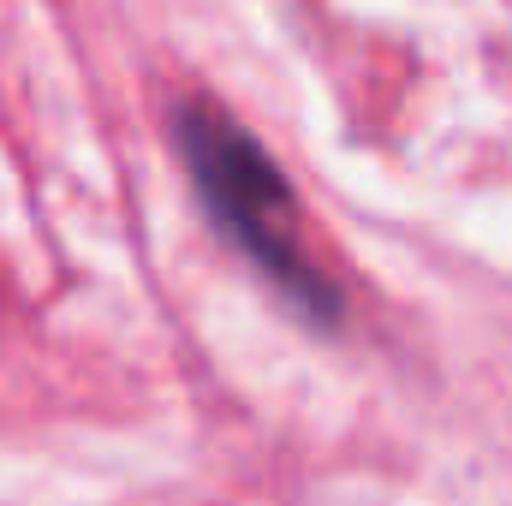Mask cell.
Here are the masks:
<instances>
[{"mask_svg":"<svg viewBox=\"0 0 512 506\" xmlns=\"http://www.w3.org/2000/svg\"><path fill=\"white\" fill-rule=\"evenodd\" d=\"M173 137H179V161L197 185V203L209 209L221 239L245 256L298 316H310L316 328H334L340 322V292L310 262L298 197H292L280 161L215 102H185L173 114Z\"/></svg>","mask_w":512,"mask_h":506,"instance_id":"6da1fadb","label":"cell"}]
</instances>
